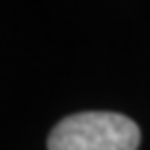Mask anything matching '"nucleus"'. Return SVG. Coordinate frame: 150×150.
<instances>
[{
    "label": "nucleus",
    "mask_w": 150,
    "mask_h": 150,
    "mask_svg": "<svg viewBox=\"0 0 150 150\" xmlns=\"http://www.w3.org/2000/svg\"><path fill=\"white\" fill-rule=\"evenodd\" d=\"M140 127L125 115L88 110L65 117L48 136V150H138Z\"/></svg>",
    "instance_id": "1"
}]
</instances>
